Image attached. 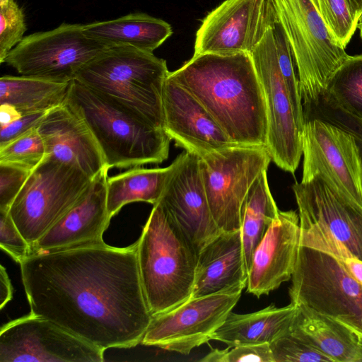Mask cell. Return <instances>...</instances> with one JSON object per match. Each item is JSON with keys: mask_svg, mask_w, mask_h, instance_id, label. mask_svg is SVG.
<instances>
[{"mask_svg": "<svg viewBox=\"0 0 362 362\" xmlns=\"http://www.w3.org/2000/svg\"><path fill=\"white\" fill-rule=\"evenodd\" d=\"M137 247L103 243L30 255L20 266L30 313L104 351L141 343L153 315Z\"/></svg>", "mask_w": 362, "mask_h": 362, "instance_id": "1", "label": "cell"}, {"mask_svg": "<svg viewBox=\"0 0 362 362\" xmlns=\"http://www.w3.org/2000/svg\"><path fill=\"white\" fill-rule=\"evenodd\" d=\"M168 78L191 93L235 144L266 146L264 96L250 53L193 55Z\"/></svg>", "mask_w": 362, "mask_h": 362, "instance_id": "2", "label": "cell"}, {"mask_svg": "<svg viewBox=\"0 0 362 362\" xmlns=\"http://www.w3.org/2000/svg\"><path fill=\"white\" fill-rule=\"evenodd\" d=\"M87 124L110 170L158 164L169 154L171 139L121 104L73 80L64 101Z\"/></svg>", "mask_w": 362, "mask_h": 362, "instance_id": "3", "label": "cell"}, {"mask_svg": "<svg viewBox=\"0 0 362 362\" xmlns=\"http://www.w3.org/2000/svg\"><path fill=\"white\" fill-rule=\"evenodd\" d=\"M137 243L141 284L153 317L190 298L198 253L160 204L153 205Z\"/></svg>", "mask_w": 362, "mask_h": 362, "instance_id": "4", "label": "cell"}, {"mask_svg": "<svg viewBox=\"0 0 362 362\" xmlns=\"http://www.w3.org/2000/svg\"><path fill=\"white\" fill-rule=\"evenodd\" d=\"M170 71L165 59L127 46H112L83 65L74 79L163 129L162 91Z\"/></svg>", "mask_w": 362, "mask_h": 362, "instance_id": "5", "label": "cell"}, {"mask_svg": "<svg viewBox=\"0 0 362 362\" xmlns=\"http://www.w3.org/2000/svg\"><path fill=\"white\" fill-rule=\"evenodd\" d=\"M276 19L288 40L303 107L322 98L332 74L349 56L329 34L314 0H272Z\"/></svg>", "mask_w": 362, "mask_h": 362, "instance_id": "6", "label": "cell"}, {"mask_svg": "<svg viewBox=\"0 0 362 362\" xmlns=\"http://www.w3.org/2000/svg\"><path fill=\"white\" fill-rule=\"evenodd\" d=\"M288 293L306 306L362 334V285L333 255L299 245Z\"/></svg>", "mask_w": 362, "mask_h": 362, "instance_id": "7", "label": "cell"}, {"mask_svg": "<svg viewBox=\"0 0 362 362\" xmlns=\"http://www.w3.org/2000/svg\"><path fill=\"white\" fill-rule=\"evenodd\" d=\"M91 180L78 168L45 156L31 172L8 211L30 245L74 206Z\"/></svg>", "mask_w": 362, "mask_h": 362, "instance_id": "8", "label": "cell"}, {"mask_svg": "<svg viewBox=\"0 0 362 362\" xmlns=\"http://www.w3.org/2000/svg\"><path fill=\"white\" fill-rule=\"evenodd\" d=\"M300 233L316 247L337 245L362 260V204L322 175L293 185Z\"/></svg>", "mask_w": 362, "mask_h": 362, "instance_id": "9", "label": "cell"}, {"mask_svg": "<svg viewBox=\"0 0 362 362\" xmlns=\"http://www.w3.org/2000/svg\"><path fill=\"white\" fill-rule=\"evenodd\" d=\"M272 160L266 146L234 145L199 158L212 216L221 231L241 229L243 205L254 182Z\"/></svg>", "mask_w": 362, "mask_h": 362, "instance_id": "10", "label": "cell"}, {"mask_svg": "<svg viewBox=\"0 0 362 362\" xmlns=\"http://www.w3.org/2000/svg\"><path fill=\"white\" fill-rule=\"evenodd\" d=\"M107 47L86 36L83 25L62 23L24 37L4 62L23 76L71 81L83 65Z\"/></svg>", "mask_w": 362, "mask_h": 362, "instance_id": "11", "label": "cell"}, {"mask_svg": "<svg viewBox=\"0 0 362 362\" xmlns=\"http://www.w3.org/2000/svg\"><path fill=\"white\" fill-rule=\"evenodd\" d=\"M250 55L264 96L267 117L266 147L272 160L279 168L293 173L303 154V124L296 115L281 73L272 26Z\"/></svg>", "mask_w": 362, "mask_h": 362, "instance_id": "12", "label": "cell"}, {"mask_svg": "<svg viewBox=\"0 0 362 362\" xmlns=\"http://www.w3.org/2000/svg\"><path fill=\"white\" fill-rule=\"evenodd\" d=\"M238 288L190 298L173 309L153 317L141 344L182 354L211 340L240 298Z\"/></svg>", "mask_w": 362, "mask_h": 362, "instance_id": "13", "label": "cell"}, {"mask_svg": "<svg viewBox=\"0 0 362 362\" xmlns=\"http://www.w3.org/2000/svg\"><path fill=\"white\" fill-rule=\"evenodd\" d=\"M104 351L32 313L0 331V362H101Z\"/></svg>", "mask_w": 362, "mask_h": 362, "instance_id": "14", "label": "cell"}, {"mask_svg": "<svg viewBox=\"0 0 362 362\" xmlns=\"http://www.w3.org/2000/svg\"><path fill=\"white\" fill-rule=\"evenodd\" d=\"M301 181L322 175L362 204V175L355 136L320 119L305 120L302 134Z\"/></svg>", "mask_w": 362, "mask_h": 362, "instance_id": "15", "label": "cell"}, {"mask_svg": "<svg viewBox=\"0 0 362 362\" xmlns=\"http://www.w3.org/2000/svg\"><path fill=\"white\" fill-rule=\"evenodd\" d=\"M276 21L272 0H226L203 19L194 55L250 53Z\"/></svg>", "mask_w": 362, "mask_h": 362, "instance_id": "16", "label": "cell"}, {"mask_svg": "<svg viewBox=\"0 0 362 362\" xmlns=\"http://www.w3.org/2000/svg\"><path fill=\"white\" fill-rule=\"evenodd\" d=\"M156 204L178 226L197 253L221 230L217 226L204 190L199 157L185 151Z\"/></svg>", "mask_w": 362, "mask_h": 362, "instance_id": "17", "label": "cell"}, {"mask_svg": "<svg viewBox=\"0 0 362 362\" xmlns=\"http://www.w3.org/2000/svg\"><path fill=\"white\" fill-rule=\"evenodd\" d=\"M108 170L93 177L74 206L31 245V255L105 243L103 233L111 219L107 208Z\"/></svg>", "mask_w": 362, "mask_h": 362, "instance_id": "18", "label": "cell"}, {"mask_svg": "<svg viewBox=\"0 0 362 362\" xmlns=\"http://www.w3.org/2000/svg\"><path fill=\"white\" fill-rule=\"evenodd\" d=\"M163 129L175 145L202 157L235 144L199 101L167 78L162 91Z\"/></svg>", "mask_w": 362, "mask_h": 362, "instance_id": "19", "label": "cell"}, {"mask_svg": "<svg viewBox=\"0 0 362 362\" xmlns=\"http://www.w3.org/2000/svg\"><path fill=\"white\" fill-rule=\"evenodd\" d=\"M300 220L293 210L279 211L253 254L247 291L268 294L291 279L300 245Z\"/></svg>", "mask_w": 362, "mask_h": 362, "instance_id": "20", "label": "cell"}, {"mask_svg": "<svg viewBox=\"0 0 362 362\" xmlns=\"http://www.w3.org/2000/svg\"><path fill=\"white\" fill-rule=\"evenodd\" d=\"M37 131L46 156L78 168L91 180L107 168L91 131L66 103L49 110Z\"/></svg>", "mask_w": 362, "mask_h": 362, "instance_id": "21", "label": "cell"}, {"mask_svg": "<svg viewBox=\"0 0 362 362\" xmlns=\"http://www.w3.org/2000/svg\"><path fill=\"white\" fill-rule=\"evenodd\" d=\"M247 276L241 229L221 231L198 253L190 298L245 288Z\"/></svg>", "mask_w": 362, "mask_h": 362, "instance_id": "22", "label": "cell"}, {"mask_svg": "<svg viewBox=\"0 0 362 362\" xmlns=\"http://www.w3.org/2000/svg\"><path fill=\"white\" fill-rule=\"evenodd\" d=\"M296 313L297 307L291 303L283 308L270 305L247 314L231 311L214 333L211 340L221 341L230 347L270 344L291 327Z\"/></svg>", "mask_w": 362, "mask_h": 362, "instance_id": "23", "label": "cell"}, {"mask_svg": "<svg viewBox=\"0 0 362 362\" xmlns=\"http://www.w3.org/2000/svg\"><path fill=\"white\" fill-rule=\"evenodd\" d=\"M83 31L88 37L107 47L127 46L148 52H153L173 34L168 23L144 13L83 25Z\"/></svg>", "mask_w": 362, "mask_h": 362, "instance_id": "24", "label": "cell"}, {"mask_svg": "<svg viewBox=\"0 0 362 362\" xmlns=\"http://www.w3.org/2000/svg\"><path fill=\"white\" fill-rule=\"evenodd\" d=\"M293 325L334 362H361L358 334L346 325L298 305Z\"/></svg>", "mask_w": 362, "mask_h": 362, "instance_id": "25", "label": "cell"}, {"mask_svg": "<svg viewBox=\"0 0 362 362\" xmlns=\"http://www.w3.org/2000/svg\"><path fill=\"white\" fill-rule=\"evenodd\" d=\"M178 163V158L168 167H134L107 180V208L110 218L126 204L144 202L156 204Z\"/></svg>", "mask_w": 362, "mask_h": 362, "instance_id": "26", "label": "cell"}, {"mask_svg": "<svg viewBox=\"0 0 362 362\" xmlns=\"http://www.w3.org/2000/svg\"><path fill=\"white\" fill-rule=\"evenodd\" d=\"M71 81L4 75L0 78V105H11L22 115L49 111L64 103Z\"/></svg>", "mask_w": 362, "mask_h": 362, "instance_id": "27", "label": "cell"}, {"mask_svg": "<svg viewBox=\"0 0 362 362\" xmlns=\"http://www.w3.org/2000/svg\"><path fill=\"white\" fill-rule=\"evenodd\" d=\"M267 172H262L254 182L243 208L241 233L248 272L255 249L279 211L269 189Z\"/></svg>", "mask_w": 362, "mask_h": 362, "instance_id": "28", "label": "cell"}, {"mask_svg": "<svg viewBox=\"0 0 362 362\" xmlns=\"http://www.w3.org/2000/svg\"><path fill=\"white\" fill-rule=\"evenodd\" d=\"M322 100L362 124V54L349 55L327 81Z\"/></svg>", "mask_w": 362, "mask_h": 362, "instance_id": "29", "label": "cell"}, {"mask_svg": "<svg viewBox=\"0 0 362 362\" xmlns=\"http://www.w3.org/2000/svg\"><path fill=\"white\" fill-rule=\"evenodd\" d=\"M269 346L274 362H334L293 324Z\"/></svg>", "mask_w": 362, "mask_h": 362, "instance_id": "30", "label": "cell"}, {"mask_svg": "<svg viewBox=\"0 0 362 362\" xmlns=\"http://www.w3.org/2000/svg\"><path fill=\"white\" fill-rule=\"evenodd\" d=\"M45 156V144L37 127L0 147V163L30 171H33Z\"/></svg>", "mask_w": 362, "mask_h": 362, "instance_id": "31", "label": "cell"}, {"mask_svg": "<svg viewBox=\"0 0 362 362\" xmlns=\"http://www.w3.org/2000/svg\"><path fill=\"white\" fill-rule=\"evenodd\" d=\"M314 1L332 38L346 48L358 25V21L354 16L346 0Z\"/></svg>", "mask_w": 362, "mask_h": 362, "instance_id": "32", "label": "cell"}, {"mask_svg": "<svg viewBox=\"0 0 362 362\" xmlns=\"http://www.w3.org/2000/svg\"><path fill=\"white\" fill-rule=\"evenodd\" d=\"M274 42L278 64L290 95L298 120L304 125L305 119L299 80L287 37L277 19L272 25Z\"/></svg>", "mask_w": 362, "mask_h": 362, "instance_id": "33", "label": "cell"}, {"mask_svg": "<svg viewBox=\"0 0 362 362\" xmlns=\"http://www.w3.org/2000/svg\"><path fill=\"white\" fill-rule=\"evenodd\" d=\"M27 30L22 8L14 0L0 6V63L24 37Z\"/></svg>", "mask_w": 362, "mask_h": 362, "instance_id": "34", "label": "cell"}, {"mask_svg": "<svg viewBox=\"0 0 362 362\" xmlns=\"http://www.w3.org/2000/svg\"><path fill=\"white\" fill-rule=\"evenodd\" d=\"M202 362H274L269 344H243L225 349H212L199 360Z\"/></svg>", "mask_w": 362, "mask_h": 362, "instance_id": "35", "label": "cell"}, {"mask_svg": "<svg viewBox=\"0 0 362 362\" xmlns=\"http://www.w3.org/2000/svg\"><path fill=\"white\" fill-rule=\"evenodd\" d=\"M0 247L21 264L31 255V245L23 236L8 211H0Z\"/></svg>", "mask_w": 362, "mask_h": 362, "instance_id": "36", "label": "cell"}, {"mask_svg": "<svg viewBox=\"0 0 362 362\" xmlns=\"http://www.w3.org/2000/svg\"><path fill=\"white\" fill-rule=\"evenodd\" d=\"M32 171L0 163V211H8Z\"/></svg>", "mask_w": 362, "mask_h": 362, "instance_id": "37", "label": "cell"}, {"mask_svg": "<svg viewBox=\"0 0 362 362\" xmlns=\"http://www.w3.org/2000/svg\"><path fill=\"white\" fill-rule=\"evenodd\" d=\"M48 111L31 112L22 115L9 124L0 128V147L37 128Z\"/></svg>", "mask_w": 362, "mask_h": 362, "instance_id": "38", "label": "cell"}, {"mask_svg": "<svg viewBox=\"0 0 362 362\" xmlns=\"http://www.w3.org/2000/svg\"><path fill=\"white\" fill-rule=\"evenodd\" d=\"M343 264L349 274L362 285V260L353 256L337 258Z\"/></svg>", "mask_w": 362, "mask_h": 362, "instance_id": "39", "label": "cell"}, {"mask_svg": "<svg viewBox=\"0 0 362 362\" xmlns=\"http://www.w3.org/2000/svg\"><path fill=\"white\" fill-rule=\"evenodd\" d=\"M0 308L9 302L13 296V288L9 276L3 265L0 267Z\"/></svg>", "mask_w": 362, "mask_h": 362, "instance_id": "40", "label": "cell"}, {"mask_svg": "<svg viewBox=\"0 0 362 362\" xmlns=\"http://www.w3.org/2000/svg\"><path fill=\"white\" fill-rule=\"evenodd\" d=\"M21 115L14 107L6 104L0 105V127L9 124Z\"/></svg>", "mask_w": 362, "mask_h": 362, "instance_id": "41", "label": "cell"}, {"mask_svg": "<svg viewBox=\"0 0 362 362\" xmlns=\"http://www.w3.org/2000/svg\"><path fill=\"white\" fill-rule=\"evenodd\" d=\"M354 16L358 21L362 14V0H346Z\"/></svg>", "mask_w": 362, "mask_h": 362, "instance_id": "42", "label": "cell"}, {"mask_svg": "<svg viewBox=\"0 0 362 362\" xmlns=\"http://www.w3.org/2000/svg\"><path fill=\"white\" fill-rule=\"evenodd\" d=\"M358 130L355 132L352 133L356 140V143L358 147V152H359V156H360V161H361V175H362V124H358Z\"/></svg>", "mask_w": 362, "mask_h": 362, "instance_id": "43", "label": "cell"}, {"mask_svg": "<svg viewBox=\"0 0 362 362\" xmlns=\"http://www.w3.org/2000/svg\"><path fill=\"white\" fill-rule=\"evenodd\" d=\"M358 348L360 356V361L362 362V334L358 333Z\"/></svg>", "mask_w": 362, "mask_h": 362, "instance_id": "44", "label": "cell"}, {"mask_svg": "<svg viewBox=\"0 0 362 362\" xmlns=\"http://www.w3.org/2000/svg\"><path fill=\"white\" fill-rule=\"evenodd\" d=\"M357 28L359 29L360 36L362 39V14L358 19Z\"/></svg>", "mask_w": 362, "mask_h": 362, "instance_id": "45", "label": "cell"}, {"mask_svg": "<svg viewBox=\"0 0 362 362\" xmlns=\"http://www.w3.org/2000/svg\"><path fill=\"white\" fill-rule=\"evenodd\" d=\"M10 0H0V6H5L8 4Z\"/></svg>", "mask_w": 362, "mask_h": 362, "instance_id": "46", "label": "cell"}]
</instances>
